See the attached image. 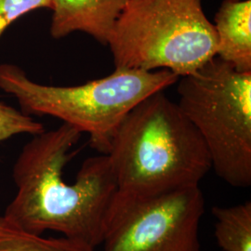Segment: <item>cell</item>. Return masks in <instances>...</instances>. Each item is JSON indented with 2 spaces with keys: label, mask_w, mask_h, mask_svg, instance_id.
Returning <instances> with one entry per match:
<instances>
[{
  "label": "cell",
  "mask_w": 251,
  "mask_h": 251,
  "mask_svg": "<svg viewBox=\"0 0 251 251\" xmlns=\"http://www.w3.org/2000/svg\"><path fill=\"white\" fill-rule=\"evenodd\" d=\"M80 136L63 123L23 147L12 170L17 194L2 216L6 222L35 234L53 231L94 248L101 245L117 183L103 153L86 159L73 183L64 180Z\"/></svg>",
  "instance_id": "1"
},
{
  "label": "cell",
  "mask_w": 251,
  "mask_h": 251,
  "mask_svg": "<svg viewBox=\"0 0 251 251\" xmlns=\"http://www.w3.org/2000/svg\"><path fill=\"white\" fill-rule=\"evenodd\" d=\"M106 154L117 195L123 197L199 185L212 169L201 135L164 90L148 96L126 115Z\"/></svg>",
  "instance_id": "2"
},
{
  "label": "cell",
  "mask_w": 251,
  "mask_h": 251,
  "mask_svg": "<svg viewBox=\"0 0 251 251\" xmlns=\"http://www.w3.org/2000/svg\"><path fill=\"white\" fill-rule=\"evenodd\" d=\"M179 78L168 70L116 68L107 76L78 86H49L31 80L17 65H0V89L17 100L25 114L62 120L89 135L90 146L103 154L126 115Z\"/></svg>",
  "instance_id": "3"
},
{
  "label": "cell",
  "mask_w": 251,
  "mask_h": 251,
  "mask_svg": "<svg viewBox=\"0 0 251 251\" xmlns=\"http://www.w3.org/2000/svg\"><path fill=\"white\" fill-rule=\"evenodd\" d=\"M116 68L168 70L179 77L217 55L202 0H127L109 36Z\"/></svg>",
  "instance_id": "4"
},
{
  "label": "cell",
  "mask_w": 251,
  "mask_h": 251,
  "mask_svg": "<svg viewBox=\"0 0 251 251\" xmlns=\"http://www.w3.org/2000/svg\"><path fill=\"white\" fill-rule=\"evenodd\" d=\"M178 82L177 104L204 140L218 177L250 187L251 72H238L216 56Z\"/></svg>",
  "instance_id": "5"
},
{
  "label": "cell",
  "mask_w": 251,
  "mask_h": 251,
  "mask_svg": "<svg viewBox=\"0 0 251 251\" xmlns=\"http://www.w3.org/2000/svg\"><path fill=\"white\" fill-rule=\"evenodd\" d=\"M199 185L146 197L116 196L108 209L103 251H203Z\"/></svg>",
  "instance_id": "6"
},
{
  "label": "cell",
  "mask_w": 251,
  "mask_h": 251,
  "mask_svg": "<svg viewBox=\"0 0 251 251\" xmlns=\"http://www.w3.org/2000/svg\"><path fill=\"white\" fill-rule=\"evenodd\" d=\"M127 0H52L50 35L56 39L82 32L107 45Z\"/></svg>",
  "instance_id": "7"
},
{
  "label": "cell",
  "mask_w": 251,
  "mask_h": 251,
  "mask_svg": "<svg viewBox=\"0 0 251 251\" xmlns=\"http://www.w3.org/2000/svg\"><path fill=\"white\" fill-rule=\"evenodd\" d=\"M217 57L251 72V0H224L216 13Z\"/></svg>",
  "instance_id": "8"
},
{
  "label": "cell",
  "mask_w": 251,
  "mask_h": 251,
  "mask_svg": "<svg viewBox=\"0 0 251 251\" xmlns=\"http://www.w3.org/2000/svg\"><path fill=\"white\" fill-rule=\"evenodd\" d=\"M215 238L224 251H251V202L214 206Z\"/></svg>",
  "instance_id": "9"
},
{
  "label": "cell",
  "mask_w": 251,
  "mask_h": 251,
  "mask_svg": "<svg viewBox=\"0 0 251 251\" xmlns=\"http://www.w3.org/2000/svg\"><path fill=\"white\" fill-rule=\"evenodd\" d=\"M94 247L63 236L46 238L19 229L0 216V251H95Z\"/></svg>",
  "instance_id": "10"
},
{
  "label": "cell",
  "mask_w": 251,
  "mask_h": 251,
  "mask_svg": "<svg viewBox=\"0 0 251 251\" xmlns=\"http://www.w3.org/2000/svg\"><path fill=\"white\" fill-rule=\"evenodd\" d=\"M44 126L33 117L0 102V143L20 134L36 135Z\"/></svg>",
  "instance_id": "11"
},
{
  "label": "cell",
  "mask_w": 251,
  "mask_h": 251,
  "mask_svg": "<svg viewBox=\"0 0 251 251\" xmlns=\"http://www.w3.org/2000/svg\"><path fill=\"white\" fill-rule=\"evenodd\" d=\"M52 8V0H0V37L8 27L27 13Z\"/></svg>",
  "instance_id": "12"
}]
</instances>
